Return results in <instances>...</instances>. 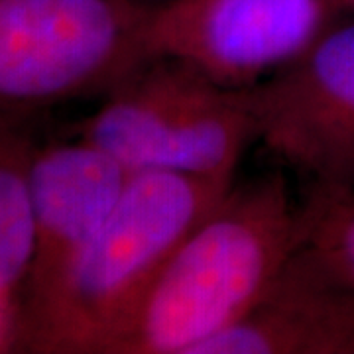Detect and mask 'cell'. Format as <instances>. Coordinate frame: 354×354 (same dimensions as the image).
<instances>
[{
  "instance_id": "cell-9",
  "label": "cell",
  "mask_w": 354,
  "mask_h": 354,
  "mask_svg": "<svg viewBox=\"0 0 354 354\" xmlns=\"http://www.w3.org/2000/svg\"><path fill=\"white\" fill-rule=\"evenodd\" d=\"M26 116L0 114V299L24 283L34 260L36 228L30 165L36 152L26 134Z\"/></svg>"
},
{
  "instance_id": "cell-12",
  "label": "cell",
  "mask_w": 354,
  "mask_h": 354,
  "mask_svg": "<svg viewBox=\"0 0 354 354\" xmlns=\"http://www.w3.org/2000/svg\"><path fill=\"white\" fill-rule=\"evenodd\" d=\"M134 2H138V4H144V6H160V4H164V2H169V0H134Z\"/></svg>"
},
{
  "instance_id": "cell-6",
  "label": "cell",
  "mask_w": 354,
  "mask_h": 354,
  "mask_svg": "<svg viewBox=\"0 0 354 354\" xmlns=\"http://www.w3.org/2000/svg\"><path fill=\"white\" fill-rule=\"evenodd\" d=\"M258 142L311 187L354 191V22L250 88Z\"/></svg>"
},
{
  "instance_id": "cell-8",
  "label": "cell",
  "mask_w": 354,
  "mask_h": 354,
  "mask_svg": "<svg viewBox=\"0 0 354 354\" xmlns=\"http://www.w3.org/2000/svg\"><path fill=\"white\" fill-rule=\"evenodd\" d=\"M199 354H354V290L299 244L262 299Z\"/></svg>"
},
{
  "instance_id": "cell-5",
  "label": "cell",
  "mask_w": 354,
  "mask_h": 354,
  "mask_svg": "<svg viewBox=\"0 0 354 354\" xmlns=\"http://www.w3.org/2000/svg\"><path fill=\"white\" fill-rule=\"evenodd\" d=\"M337 0H169L150 6L146 57H167L218 85L252 88L330 30Z\"/></svg>"
},
{
  "instance_id": "cell-3",
  "label": "cell",
  "mask_w": 354,
  "mask_h": 354,
  "mask_svg": "<svg viewBox=\"0 0 354 354\" xmlns=\"http://www.w3.org/2000/svg\"><path fill=\"white\" fill-rule=\"evenodd\" d=\"M81 138L130 174L234 179L258 130L250 88L225 87L181 62L150 57L106 93Z\"/></svg>"
},
{
  "instance_id": "cell-2",
  "label": "cell",
  "mask_w": 354,
  "mask_h": 354,
  "mask_svg": "<svg viewBox=\"0 0 354 354\" xmlns=\"http://www.w3.org/2000/svg\"><path fill=\"white\" fill-rule=\"evenodd\" d=\"M234 179L136 171L99 232L50 290L10 313L28 353L104 354L162 266Z\"/></svg>"
},
{
  "instance_id": "cell-4",
  "label": "cell",
  "mask_w": 354,
  "mask_h": 354,
  "mask_svg": "<svg viewBox=\"0 0 354 354\" xmlns=\"http://www.w3.org/2000/svg\"><path fill=\"white\" fill-rule=\"evenodd\" d=\"M148 8L134 0H0V114L106 95L148 59Z\"/></svg>"
},
{
  "instance_id": "cell-1",
  "label": "cell",
  "mask_w": 354,
  "mask_h": 354,
  "mask_svg": "<svg viewBox=\"0 0 354 354\" xmlns=\"http://www.w3.org/2000/svg\"><path fill=\"white\" fill-rule=\"evenodd\" d=\"M301 241L304 211L286 177L234 183L167 258L104 354H199L262 299Z\"/></svg>"
},
{
  "instance_id": "cell-11",
  "label": "cell",
  "mask_w": 354,
  "mask_h": 354,
  "mask_svg": "<svg viewBox=\"0 0 354 354\" xmlns=\"http://www.w3.org/2000/svg\"><path fill=\"white\" fill-rule=\"evenodd\" d=\"M6 305H8V301L0 299V333H2V323L10 317L8 313H6Z\"/></svg>"
},
{
  "instance_id": "cell-10",
  "label": "cell",
  "mask_w": 354,
  "mask_h": 354,
  "mask_svg": "<svg viewBox=\"0 0 354 354\" xmlns=\"http://www.w3.org/2000/svg\"><path fill=\"white\" fill-rule=\"evenodd\" d=\"M301 211V244L354 290V191L311 187Z\"/></svg>"
},
{
  "instance_id": "cell-13",
  "label": "cell",
  "mask_w": 354,
  "mask_h": 354,
  "mask_svg": "<svg viewBox=\"0 0 354 354\" xmlns=\"http://www.w3.org/2000/svg\"><path fill=\"white\" fill-rule=\"evenodd\" d=\"M337 2H342V4H354V0H337Z\"/></svg>"
},
{
  "instance_id": "cell-7",
  "label": "cell",
  "mask_w": 354,
  "mask_h": 354,
  "mask_svg": "<svg viewBox=\"0 0 354 354\" xmlns=\"http://www.w3.org/2000/svg\"><path fill=\"white\" fill-rule=\"evenodd\" d=\"M130 176L83 138L36 148L30 165L36 248L16 305L39 297L64 276L111 215Z\"/></svg>"
}]
</instances>
